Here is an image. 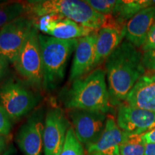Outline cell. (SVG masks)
<instances>
[{"mask_svg": "<svg viewBox=\"0 0 155 155\" xmlns=\"http://www.w3.org/2000/svg\"><path fill=\"white\" fill-rule=\"evenodd\" d=\"M105 68L111 106L126 101L137 81L146 73L142 54L127 40L106 59Z\"/></svg>", "mask_w": 155, "mask_h": 155, "instance_id": "cell-1", "label": "cell"}, {"mask_svg": "<svg viewBox=\"0 0 155 155\" xmlns=\"http://www.w3.org/2000/svg\"><path fill=\"white\" fill-rule=\"evenodd\" d=\"M65 106L70 110L80 109L106 114L111 102L106 82V71L94 69L86 76L73 81L66 94Z\"/></svg>", "mask_w": 155, "mask_h": 155, "instance_id": "cell-2", "label": "cell"}, {"mask_svg": "<svg viewBox=\"0 0 155 155\" xmlns=\"http://www.w3.org/2000/svg\"><path fill=\"white\" fill-rule=\"evenodd\" d=\"M27 12L36 18L45 15H58L94 32L103 28L108 16L95 11L85 1L79 0H41L25 3Z\"/></svg>", "mask_w": 155, "mask_h": 155, "instance_id": "cell-3", "label": "cell"}, {"mask_svg": "<svg viewBox=\"0 0 155 155\" xmlns=\"http://www.w3.org/2000/svg\"><path fill=\"white\" fill-rule=\"evenodd\" d=\"M41 51L45 90L55 89L65 76V68L69 58L75 52L78 39L60 40L39 34Z\"/></svg>", "mask_w": 155, "mask_h": 155, "instance_id": "cell-4", "label": "cell"}, {"mask_svg": "<svg viewBox=\"0 0 155 155\" xmlns=\"http://www.w3.org/2000/svg\"><path fill=\"white\" fill-rule=\"evenodd\" d=\"M17 72L32 86H40L43 81V68L38 29L34 27L15 60Z\"/></svg>", "mask_w": 155, "mask_h": 155, "instance_id": "cell-5", "label": "cell"}, {"mask_svg": "<svg viewBox=\"0 0 155 155\" xmlns=\"http://www.w3.org/2000/svg\"><path fill=\"white\" fill-rule=\"evenodd\" d=\"M38 97L22 83L8 81L0 87V104L11 121H18L35 107Z\"/></svg>", "mask_w": 155, "mask_h": 155, "instance_id": "cell-6", "label": "cell"}, {"mask_svg": "<svg viewBox=\"0 0 155 155\" xmlns=\"http://www.w3.org/2000/svg\"><path fill=\"white\" fill-rule=\"evenodd\" d=\"M34 27L33 19L24 15L4 26L0 30V57L14 63Z\"/></svg>", "mask_w": 155, "mask_h": 155, "instance_id": "cell-7", "label": "cell"}, {"mask_svg": "<svg viewBox=\"0 0 155 155\" xmlns=\"http://www.w3.org/2000/svg\"><path fill=\"white\" fill-rule=\"evenodd\" d=\"M69 117L75 136L86 148L100 138L107 119L102 112L80 109L70 110Z\"/></svg>", "mask_w": 155, "mask_h": 155, "instance_id": "cell-8", "label": "cell"}, {"mask_svg": "<svg viewBox=\"0 0 155 155\" xmlns=\"http://www.w3.org/2000/svg\"><path fill=\"white\" fill-rule=\"evenodd\" d=\"M70 127L68 120L61 109L55 108L47 112L43 131L45 155H60Z\"/></svg>", "mask_w": 155, "mask_h": 155, "instance_id": "cell-9", "label": "cell"}, {"mask_svg": "<svg viewBox=\"0 0 155 155\" xmlns=\"http://www.w3.org/2000/svg\"><path fill=\"white\" fill-rule=\"evenodd\" d=\"M35 26L48 36L60 40L79 39L94 32L71 19L58 15H45L40 17L38 22L35 23Z\"/></svg>", "mask_w": 155, "mask_h": 155, "instance_id": "cell-10", "label": "cell"}, {"mask_svg": "<svg viewBox=\"0 0 155 155\" xmlns=\"http://www.w3.org/2000/svg\"><path fill=\"white\" fill-rule=\"evenodd\" d=\"M126 35V25L118 23L111 16H108L105 25L98 31L96 43V58L94 70L106 61L122 42Z\"/></svg>", "mask_w": 155, "mask_h": 155, "instance_id": "cell-11", "label": "cell"}, {"mask_svg": "<svg viewBox=\"0 0 155 155\" xmlns=\"http://www.w3.org/2000/svg\"><path fill=\"white\" fill-rule=\"evenodd\" d=\"M116 123L124 132L142 134L155 129V111L120 104Z\"/></svg>", "mask_w": 155, "mask_h": 155, "instance_id": "cell-12", "label": "cell"}, {"mask_svg": "<svg viewBox=\"0 0 155 155\" xmlns=\"http://www.w3.org/2000/svg\"><path fill=\"white\" fill-rule=\"evenodd\" d=\"M44 125L42 113L36 111L19 128L16 140L24 155L42 154Z\"/></svg>", "mask_w": 155, "mask_h": 155, "instance_id": "cell-13", "label": "cell"}, {"mask_svg": "<svg viewBox=\"0 0 155 155\" xmlns=\"http://www.w3.org/2000/svg\"><path fill=\"white\" fill-rule=\"evenodd\" d=\"M97 33L98 32H94L88 35L78 39L70 71L69 80L71 82L81 78L94 70Z\"/></svg>", "mask_w": 155, "mask_h": 155, "instance_id": "cell-14", "label": "cell"}, {"mask_svg": "<svg viewBox=\"0 0 155 155\" xmlns=\"http://www.w3.org/2000/svg\"><path fill=\"white\" fill-rule=\"evenodd\" d=\"M124 134L114 118L108 116L102 135L96 142L86 147V155H119V146Z\"/></svg>", "mask_w": 155, "mask_h": 155, "instance_id": "cell-15", "label": "cell"}, {"mask_svg": "<svg viewBox=\"0 0 155 155\" xmlns=\"http://www.w3.org/2000/svg\"><path fill=\"white\" fill-rule=\"evenodd\" d=\"M125 101L131 107L155 111V73H145L129 93Z\"/></svg>", "mask_w": 155, "mask_h": 155, "instance_id": "cell-16", "label": "cell"}, {"mask_svg": "<svg viewBox=\"0 0 155 155\" xmlns=\"http://www.w3.org/2000/svg\"><path fill=\"white\" fill-rule=\"evenodd\" d=\"M154 23L155 6L143 9L126 25V39L136 48H141Z\"/></svg>", "mask_w": 155, "mask_h": 155, "instance_id": "cell-17", "label": "cell"}, {"mask_svg": "<svg viewBox=\"0 0 155 155\" xmlns=\"http://www.w3.org/2000/svg\"><path fill=\"white\" fill-rule=\"evenodd\" d=\"M155 1L129 0L118 1L115 11L111 16L119 24L126 25L134 16L143 9L154 5Z\"/></svg>", "mask_w": 155, "mask_h": 155, "instance_id": "cell-18", "label": "cell"}, {"mask_svg": "<svg viewBox=\"0 0 155 155\" xmlns=\"http://www.w3.org/2000/svg\"><path fill=\"white\" fill-rule=\"evenodd\" d=\"M146 143L142 134L125 132L119 146V155H144Z\"/></svg>", "mask_w": 155, "mask_h": 155, "instance_id": "cell-19", "label": "cell"}, {"mask_svg": "<svg viewBox=\"0 0 155 155\" xmlns=\"http://www.w3.org/2000/svg\"><path fill=\"white\" fill-rule=\"evenodd\" d=\"M27 12L25 3L18 2L0 3V30L8 23L23 16Z\"/></svg>", "mask_w": 155, "mask_h": 155, "instance_id": "cell-20", "label": "cell"}, {"mask_svg": "<svg viewBox=\"0 0 155 155\" xmlns=\"http://www.w3.org/2000/svg\"><path fill=\"white\" fill-rule=\"evenodd\" d=\"M60 155H86L84 146L78 139L73 127H70L68 131Z\"/></svg>", "mask_w": 155, "mask_h": 155, "instance_id": "cell-21", "label": "cell"}, {"mask_svg": "<svg viewBox=\"0 0 155 155\" xmlns=\"http://www.w3.org/2000/svg\"><path fill=\"white\" fill-rule=\"evenodd\" d=\"M85 2L97 12L105 16H111L115 11L118 1H116V0H86Z\"/></svg>", "mask_w": 155, "mask_h": 155, "instance_id": "cell-22", "label": "cell"}, {"mask_svg": "<svg viewBox=\"0 0 155 155\" xmlns=\"http://www.w3.org/2000/svg\"><path fill=\"white\" fill-rule=\"evenodd\" d=\"M7 112L0 104V135L7 137L11 132L12 122Z\"/></svg>", "mask_w": 155, "mask_h": 155, "instance_id": "cell-23", "label": "cell"}, {"mask_svg": "<svg viewBox=\"0 0 155 155\" xmlns=\"http://www.w3.org/2000/svg\"><path fill=\"white\" fill-rule=\"evenodd\" d=\"M142 64L146 70L155 72V50L142 54Z\"/></svg>", "mask_w": 155, "mask_h": 155, "instance_id": "cell-24", "label": "cell"}, {"mask_svg": "<svg viewBox=\"0 0 155 155\" xmlns=\"http://www.w3.org/2000/svg\"><path fill=\"white\" fill-rule=\"evenodd\" d=\"M141 49L144 53L155 50V23L152 28L150 29V32L147 35L146 40L141 46Z\"/></svg>", "mask_w": 155, "mask_h": 155, "instance_id": "cell-25", "label": "cell"}, {"mask_svg": "<svg viewBox=\"0 0 155 155\" xmlns=\"http://www.w3.org/2000/svg\"><path fill=\"white\" fill-rule=\"evenodd\" d=\"M142 138L146 144H155V129L142 134Z\"/></svg>", "mask_w": 155, "mask_h": 155, "instance_id": "cell-26", "label": "cell"}, {"mask_svg": "<svg viewBox=\"0 0 155 155\" xmlns=\"http://www.w3.org/2000/svg\"><path fill=\"white\" fill-rule=\"evenodd\" d=\"M9 63L2 58L0 57V81L3 78L6 73H7V68H8Z\"/></svg>", "mask_w": 155, "mask_h": 155, "instance_id": "cell-27", "label": "cell"}, {"mask_svg": "<svg viewBox=\"0 0 155 155\" xmlns=\"http://www.w3.org/2000/svg\"><path fill=\"white\" fill-rule=\"evenodd\" d=\"M144 155H155V144H146Z\"/></svg>", "mask_w": 155, "mask_h": 155, "instance_id": "cell-28", "label": "cell"}, {"mask_svg": "<svg viewBox=\"0 0 155 155\" xmlns=\"http://www.w3.org/2000/svg\"><path fill=\"white\" fill-rule=\"evenodd\" d=\"M6 137L0 135V155L5 151L6 147H7V139Z\"/></svg>", "mask_w": 155, "mask_h": 155, "instance_id": "cell-29", "label": "cell"}, {"mask_svg": "<svg viewBox=\"0 0 155 155\" xmlns=\"http://www.w3.org/2000/svg\"><path fill=\"white\" fill-rule=\"evenodd\" d=\"M2 155H15V150L14 148L11 147L10 149H8L6 152H5Z\"/></svg>", "mask_w": 155, "mask_h": 155, "instance_id": "cell-30", "label": "cell"}]
</instances>
